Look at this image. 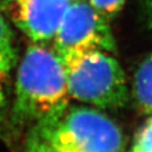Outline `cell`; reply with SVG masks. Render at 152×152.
Masks as SVG:
<instances>
[{"label":"cell","instance_id":"6da1fadb","mask_svg":"<svg viewBox=\"0 0 152 152\" xmlns=\"http://www.w3.org/2000/svg\"><path fill=\"white\" fill-rule=\"evenodd\" d=\"M69 97L59 54L42 44L28 46L17 73L15 118L39 122L63 110L69 105Z\"/></svg>","mask_w":152,"mask_h":152},{"label":"cell","instance_id":"7a4b0ae2","mask_svg":"<svg viewBox=\"0 0 152 152\" xmlns=\"http://www.w3.org/2000/svg\"><path fill=\"white\" fill-rule=\"evenodd\" d=\"M35 130L58 152H124L120 127L105 114L85 106H66L37 122Z\"/></svg>","mask_w":152,"mask_h":152},{"label":"cell","instance_id":"3957f363","mask_svg":"<svg viewBox=\"0 0 152 152\" xmlns=\"http://www.w3.org/2000/svg\"><path fill=\"white\" fill-rule=\"evenodd\" d=\"M69 96L104 109L122 107L127 89L120 63L104 51H87L61 56Z\"/></svg>","mask_w":152,"mask_h":152},{"label":"cell","instance_id":"277c9868","mask_svg":"<svg viewBox=\"0 0 152 152\" xmlns=\"http://www.w3.org/2000/svg\"><path fill=\"white\" fill-rule=\"evenodd\" d=\"M53 39L54 51L60 58L87 51H115V39L106 17L82 0H73Z\"/></svg>","mask_w":152,"mask_h":152},{"label":"cell","instance_id":"5b68a950","mask_svg":"<svg viewBox=\"0 0 152 152\" xmlns=\"http://www.w3.org/2000/svg\"><path fill=\"white\" fill-rule=\"evenodd\" d=\"M73 0H14L16 25L35 43L53 39Z\"/></svg>","mask_w":152,"mask_h":152},{"label":"cell","instance_id":"8992f818","mask_svg":"<svg viewBox=\"0 0 152 152\" xmlns=\"http://www.w3.org/2000/svg\"><path fill=\"white\" fill-rule=\"evenodd\" d=\"M134 96L139 108L152 114V54L142 62L134 78Z\"/></svg>","mask_w":152,"mask_h":152},{"label":"cell","instance_id":"52a82bcc","mask_svg":"<svg viewBox=\"0 0 152 152\" xmlns=\"http://www.w3.org/2000/svg\"><path fill=\"white\" fill-rule=\"evenodd\" d=\"M15 61V51L12 48L11 33L8 24L0 15V107L4 105L5 95L2 81L5 80Z\"/></svg>","mask_w":152,"mask_h":152},{"label":"cell","instance_id":"ba28073f","mask_svg":"<svg viewBox=\"0 0 152 152\" xmlns=\"http://www.w3.org/2000/svg\"><path fill=\"white\" fill-rule=\"evenodd\" d=\"M88 4L104 17H110L123 8L125 0H88Z\"/></svg>","mask_w":152,"mask_h":152},{"label":"cell","instance_id":"9c48e42d","mask_svg":"<svg viewBox=\"0 0 152 152\" xmlns=\"http://www.w3.org/2000/svg\"><path fill=\"white\" fill-rule=\"evenodd\" d=\"M131 152H152V118L139 132Z\"/></svg>","mask_w":152,"mask_h":152},{"label":"cell","instance_id":"30bf717a","mask_svg":"<svg viewBox=\"0 0 152 152\" xmlns=\"http://www.w3.org/2000/svg\"><path fill=\"white\" fill-rule=\"evenodd\" d=\"M25 152H58L50 145L44 139L41 137L36 130H33L29 134L25 145Z\"/></svg>","mask_w":152,"mask_h":152},{"label":"cell","instance_id":"8fae6325","mask_svg":"<svg viewBox=\"0 0 152 152\" xmlns=\"http://www.w3.org/2000/svg\"><path fill=\"white\" fill-rule=\"evenodd\" d=\"M145 7H147L148 22L150 26H152V0H145Z\"/></svg>","mask_w":152,"mask_h":152}]
</instances>
